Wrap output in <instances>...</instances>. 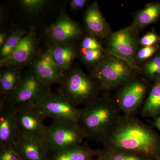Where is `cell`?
<instances>
[{
    "label": "cell",
    "mask_w": 160,
    "mask_h": 160,
    "mask_svg": "<svg viewBox=\"0 0 160 160\" xmlns=\"http://www.w3.org/2000/svg\"><path fill=\"white\" fill-rule=\"evenodd\" d=\"M80 47L86 49H99L107 51L98 41V39L90 34L82 37L80 43Z\"/></svg>",
    "instance_id": "obj_28"
},
{
    "label": "cell",
    "mask_w": 160,
    "mask_h": 160,
    "mask_svg": "<svg viewBox=\"0 0 160 160\" xmlns=\"http://www.w3.org/2000/svg\"><path fill=\"white\" fill-rule=\"evenodd\" d=\"M27 32L21 29H17L8 35L6 42L1 48L0 61L9 57L18 46Z\"/></svg>",
    "instance_id": "obj_24"
},
{
    "label": "cell",
    "mask_w": 160,
    "mask_h": 160,
    "mask_svg": "<svg viewBox=\"0 0 160 160\" xmlns=\"http://www.w3.org/2000/svg\"><path fill=\"white\" fill-rule=\"evenodd\" d=\"M37 106L46 118L53 122H78L81 109L69 102L60 92H46L38 101Z\"/></svg>",
    "instance_id": "obj_7"
},
{
    "label": "cell",
    "mask_w": 160,
    "mask_h": 160,
    "mask_svg": "<svg viewBox=\"0 0 160 160\" xmlns=\"http://www.w3.org/2000/svg\"><path fill=\"white\" fill-rule=\"evenodd\" d=\"M20 6L29 14H38L49 6V1L45 0H22L19 2Z\"/></svg>",
    "instance_id": "obj_26"
},
{
    "label": "cell",
    "mask_w": 160,
    "mask_h": 160,
    "mask_svg": "<svg viewBox=\"0 0 160 160\" xmlns=\"http://www.w3.org/2000/svg\"><path fill=\"white\" fill-rule=\"evenodd\" d=\"M159 45L143 47L138 49L135 56V61L138 66L152 57L158 51Z\"/></svg>",
    "instance_id": "obj_27"
},
{
    "label": "cell",
    "mask_w": 160,
    "mask_h": 160,
    "mask_svg": "<svg viewBox=\"0 0 160 160\" xmlns=\"http://www.w3.org/2000/svg\"><path fill=\"white\" fill-rule=\"evenodd\" d=\"M8 36L6 32H1L0 33V48H2L6 42Z\"/></svg>",
    "instance_id": "obj_32"
},
{
    "label": "cell",
    "mask_w": 160,
    "mask_h": 160,
    "mask_svg": "<svg viewBox=\"0 0 160 160\" xmlns=\"http://www.w3.org/2000/svg\"><path fill=\"white\" fill-rule=\"evenodd\" d=\"M138 73L147 82L154 83L160 79V51L139 66Z\"/></svg>",
    "instance_id": "obj_23"
},
{
    "label": "cell",
    "mask_w": 160,
    "mask_h": 160,
    "mask_svg": "<svg viewBox=\"0 0 160 160\" xmlns=\"http://www.w3.org/2000/svg\"><path fill=\"white\" fill-rule=\"evenodd\" d=\"M153 126L160 130V115L153 119Z\"/></svg>",
    "instance_id": "obj_33"
},
{
    "label": "cell",
    "mask_w": 160,
    "mask_h": 160,
    "mask_svg": "<svg viewBox=\"0 0 160 160\" xmlns=\"http://www.w3.org/2000/svg\"><path fill=\"white\" fill-rule=\"evenodd\" d=\"M138 30L132 26L112 32L106 38V50L109 54L124 60L138 73L135 56L139 45Z\"/></svg>",
    "instance_id": "obj_5"
},
{
    "label": "cell",
    "mask_w": 160,
    "mask_h": 160,
    "mask_svg": "<svg viewBox=\"0 0 160 160\" xmlns=\"http://www.w3.org/2000/svg\"><path fill=\"white\" fill-rule=\"evenodd\" d=\"M138 73L128 63L110 54L92 68L90 75L99 84L102 91H109L119 88Z\"/></svg>",
    "instance_id": "obj_4"
},
{
    "label": "cell",
    "mask_w": 160,
    "mask_h": 160,
    "mask_svg": "<svg viewBox=\"0 0 160 160\" xmlns=\"http://www.w3.org/2000/svg\"><path fill=\"white\" fill-rule=\"evenodd\" d=\"M37 45L36 35L34 32L26 33L11 54L0 61L1 68L21 69L32 62L35 58Z\"/></svg>",
    "instance_id": "obj_13"
},
{
    "label": "cell",
    "mask_w": 160,
    "mask_h": 160,
    "mask_svg": "<svg viewBox=\"0 0 160 160\" xmlns=\"http://www.w3.org/2000/svg\"><path fill=\"white\" fill-rule=\"evenodd\" d=\"M121 112L115 100L104 93L81 109L78 124L86 138L102 143Z\"/></svg>",
    "instance_id": "obj_2"
},
{
    "label": "cell",
    "mask_w": 160,
    "mask_h": 160,
    "mask_svg": "<svg viewBox=\"0 0 160 160\" xmlns=\"http://www.w3.org/2000/svg\"><path fill=\"white\" fill-rule=\"evenodd\" d=\"M97 158L100 160H151L138 152L106 147L100 150Z\"/></svg>",
    "instance_id": "obj_22"
},
{
    "label": "cell",
    "mask_w": 160,
    "mask_h": 160,
    "mask_svg": "<svg viewBox=\"0 0 160 160\" xmlns=\"http://www.w3.org/2000/svg\"><path fill=\"white\" fill-rule=\"evenodd\" d=\"M60 85L58 91L77 107L91 102L99 96L102 91L95 79L77 66L72 67Z\"/></svg>",
    "instance_id": "obj_3"
},
{
    "label": "cell",
    "mask_w": 160,
    "mask_h": 160,
    "mask_svg": "<svg viewBox=\"0 0 160 160\" xmlns=\"http://www.w3.org/2000/svg\"><path fill=\"white\" fill-rule=\"evenodd\" d=\"M156 160H160V156Z\"/></svg>",
    "instance_id": "obj_35"
},
{
    "label": "cell",
    "mask_w": 160,
    "mask_h": 160,
    "mask_svg": "<svg viewBox=\"0 0 160 160\" xmlns=\"http://www.w3.org/2000/svg\"><path fill=\"white\" fill-rule=\"evenodd\" d=\"M32 70L40 82L49 87L53 84H60L66 77L65 71L54 62L48 49L32 62Z\"/></svg>",
    "instance_id": "obj_12"
},
{
    "label": "cell",
    "mask_w": 160,
    "mask_h": 160,
    "mask_svg": "<svg viewBox=\"0 0 160 160\" xmlns=\"http://www.w3.org/2000/svg\"><path fill=\"white\" fill-rule=\"evenodd\" d=\"M79 54L83 62L92 68L101 62L107 55V51L99 49H86L80 48Z\"/></svg>",
    "instance_id": "obj_25"
},
{
    "label": "cell",
    "mask_w": 160,
    "mask_h": 160,
    "mask_svg": "<svg viewBox=\"0 0 160 160\" xmlns=\"http://www.w3.org/2000/svg\"><path fill=\"white\" fill-rule=\"evenodd\" d=\"M160 42V35L154 32H149L140 39L139 45L143 47L158 45Z\"/></svg>",
    "instance_id": "obj_30"
},
{
    "label": "cell",
    "mask_w": 160,
    "mask_h": 160,
    "mask_svg": "<svg viewBox=\"0 0 160 160\" xmlns=\"http://www.w3.org/2000/svg\"><path fill=\"white\" fill-rule=\"evenodd\" d=\"M84 24L89 34L96 38L105 39L112 32L111 28L103 16L96 2L89 4L84 13Z\"/></svg>",
    "instance_id": "obj_16"
},
{
    "label": "cell",
    "mask_w": 160,
    "mask_h": 160,
    "mask_svg": "<svg viewBox=\"0 0 160 160\" xmlns=\"http://www.w3.org/2000/svg\"><path fill=\"white\" fill-rule=\"evenodd\" d=\"M143 117L154 119L160 115V79L153 83L142 106Z\"/></svg>",
    "instance_id": "obj_20"
},
{
    "label": "cell",
    "mask_w": 160,
    "mask_h": 160,
    "mask_svg": "<svg viewBox=\"0 0 160 160\" xmlns=\"http://www.w3.org/2000/svg\"><path fill=\"white\" fill-rule=\"evenodd\" d=\"M15 107L0 100V147L13 144L19 135Z\"/></svg>",
    "instance_id": "obj_14"
},
{
    "label": "cell",
    "mask_w": 160,
    "mask_h": 160,
    "mask_svg": "<svg viewBox=\"0 0 160 160\" xmlns=\"http://www.w3.org/2000/svg\"><path fill=\"white\" fill-rule=\"evenodd\" d=\"M12 146L22 160H49V150L42 140L19 133Z\"/></svg>",
    "instance_id": "obj_15"
},
{
    "label": "cell",
    "mask_w": 160,
    "mask_h": 160,
    "mask_svg": "<svg viewBox=\"0 0 160 160\" xmlns=\"http://www.w3.org/2000/svg\"><path fill=\"white\" fill-rule=\"evenodd\" d=\"M100 149L91 148L88 143H82L70 149L50 153L49 160H91L97 157Z\"/></svg>",
    "instance_id": "obj_17"
},
{
    "label": "cell",
    "mask_w": 160,
    "mask_h": 160,
    "mask_svg": "<svg viewBox=\"0 0 160 160\" xmlns=\"http://www.w3.org/2000/svg\"><path fill=\"white\" fill-rule=\"evenodd\" d=\"M51 57L66 73L70 70L78 51L75 44L53 45L48 49Z\"/></svg>",
    "instance_id": "obj_19"
},
{
    "label": "cell",
    "mask_w": 160,
    "mask_h": 160,
    "mask_svg": "<svg viewBox=\"0 0 160 160\" xmlns=\"http://www.w3.org/2000/svg\"><path fill=\"white\" fill-rule=\"evenodd\" d=\"M160 18V2L151 3L137 12L132 25L138 30L156 22Z\"/></svg>",
    "instance_id": "obj_21"
},
{
    "label": "cell",
    "mask_w": 160,
    "mask_h": 160,
    "mask_svg": "<svg viewBox=\"0 0 160 160\" xmlns=\"http://www.w3.org/2000/svg\"><path fill=\"white\" fill-rule=\"evenodd\" d=\"M149 89L148 82L137 76L119 88L115 101L123 115L133 116L142 106Z\"/></svg>",
    "instance_id": "obj_8"
},
{
    "label": "cell",
    "mask_w": 160,
    "mask_h": 160,
    "mask_svg": "<svg viewBox=\"0 0 160 160\" xmlns=\"http://www.w3.org/2000/svg\"><path fill=\"white\" fill-rule=\"evenodd\" d=\"M102 143L104 147L138 152L151 160L160 156V135L133 116H121Z\"/></svg>",
    "instance_id": "obj_1"
},
{
    "label": "cell",
    "mask_w": 160,
    "mask_h": 160,
    "mask_svg": "<svg viewBox=\"0 0 160 160\" xmlns=\"http://www.w3.org/2000/svg\"><path fill=\"white\" fill-rule=\"evenodd\" d=\"M86 138L77 123L53 122L46 126L45 142L50 154L78 146Z\"/></svg>",
    "instance_id": "obj_6"
},
{
    "label": "cell",
    "mask_w": 160,
    "mask_h": 160,
    "mask_svg": "<svg viewBox=\"0 0 160 160\" xmlns=\"http://www.w3.org/2000/svg\"><path fill=\"white\" fill-rule=\"evenodd\" d=\"M83 34L79 24L64 12L46 30V37L54 45L75 44Z\"/></svg>",
    "instance_id": "obj_10"
},
{
    "label": "cell",
    "mask_w": 160,
    "mask_h": 160,
    "mask_svg": "<svg viewBox=\"0 0 160 160\" xmlns=\"http://www.w3.org/2000/svg\"><path fill=\"white\" fill-rule=\"evenodd\" d=\"M88 2L87 0H72L69 5L70 9L74 11L82 10Z\"/></svg>",
    "instance_id": "obj_31"
},
{
    "label": "cell",
    "mask_w": 160,
    "mask_h": 160,
    "mask_svg": "<svg viewBox=\"0 0 160 160\" xmlns=\"http://www.w3.org/2000/svg\"><path fill=\"white\" fill-rule=\"evenodd\" d=\"M48 87L40 82L31 70L23 74L22 82L12 95L4 100L14 107L25 104L36 105L40 98L49 89Z\"/></svg>",
    "instance_id": "obj_11"
},
{
    "label": "cell",
    "mask_w": 160,
    "mask_h": 160,
    "mask_svg": "<svg viewBox=\"0 0 160 160\" xmlns=\"http://www.w3.org/2000/svg\"><path fill=\"white\" fill-rule=\"evenodd\" d=\"M91 160H100V159H99L98 158H97L96 159H94V158L93 159Z\"/></svg>",
    "instance_id": "obj_34"
},
{
    "label": "cell",
    "mask_w": 160,
    "mask_h": 160,
    "mask_svg": "<svg viewBox=\"0 0 160 160\" xmlns=\"http://www.w3.org/2000/svg\"><path fill=\"white\" fill-rule=\"evenodd\" d=\"M23 74L21 69L2 68L0 73L1 98L7 100L22 82Z\"/></svg>",
    "instance_id": "obj_18"
},
{
    "label": "cell",
    "mask_w": 160,
    "mask_h": 160,
    "mask_svg": "<svg viewBox=\"0 0 160 160\" xmlns=\"http://www.w3.org/2000/svg\"><path fill=\"white\" fill-rule=\"evenodd\" d=\"M20 134L45 142L46 126L45 116L36 105L25 104L15 107Z\"/></svg>",
    "instance_id": "obj_9"
},
{
    "label": "cell",
    "mask_w": 160,
    "mask_h": 160,
    "mask_svg": "<svg viewBox=\"0 0 160 160\" xmlns=\"http://www.w3.org/2000/svg\"></svg>",
    "instance_id": "obj_36"
},
{
    "label": "cell",
    "mask_w": 160,
    "mask_h": 160,
    "mask_svg": "<svg viewBox=\"0 0 160 160\" xmlns=\"http://www.w3.org/2000/svg\"><path fill=\"white\" fill-rule=\"evenodd\" d=\"M0 160H22L12 145L0 147Z\"/></svg>",
    "instance_id": "obj_29"
}]
</instances>
